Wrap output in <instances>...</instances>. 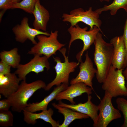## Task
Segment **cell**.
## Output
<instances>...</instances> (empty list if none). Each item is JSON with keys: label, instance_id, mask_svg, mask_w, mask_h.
Wrapping results in <instances>:
<instances>
[{"label": "cell", "instance_id": "4dcf8cb0", "mask_svg": "<svg viewBox=\"0 0 127 127\" xmlns=\"http://www.w3.org/2000/svg\"><path fill=\"white\" fill-rule=\"evenodd\" d=\"M101 2H102L103 1H106L108 2L111 0H99Z\"/></svg>", "mask_w": 127, "mask_h": 127}, {"label": "cell", "instance_id": "83f0119b", "mask_svg": "<svg viewBox=\"0 0 127 127\" xmlns=\"http://www.w3.org/2000/svg\"><path fill=\"white\" fill-rule=\"evenodd\" d=\"M125 11L127 12V8ZM123 35L126 52V57L125 64V66H127V17L124 27V32Z\"/></svg>", "mask_w": 127, "mask_h": 127}, {"label": "cell", "instance_id": "4316f807", "mask_svg": "<svg viewBox=\"0 0 127 127\" xmlns=\"http://www.w3.org/2000/svg\"><path fill=\"white\" fill-rule=\"evenodd\" d=\"M11 107V103L7 98L0 101V111L9 110Z\"/></svg>", "mask_w": 127, "mask_h": 127}, {"label": "cell", "instance_id": "7402d4cb", "mask_svg": "<svg viewBox=\"0 0 127 127\" xmlns=\"http://www.w3.org/2000/svg\"><path fill=\"white\" fill-rule=\"evenodd\" d=\"M37 0H23L18 3L12 4L11 9H20L32 14Z\"/></svg>", "mask_w": 127, "mask_h": 127}, {"label": "cell", "instance_id": "cb8c5ba5", "mask_svg": "<svg viewBox=\"0 0 127 127\" xmlns=\"http://www.w3.org/2000/svg\"><path fill=\"white\" fill-rule=\"evenodd\" d=\"M117 108L122 113L124 122L122 127H127V100L121 97H119L116 100Z\"/></svg>", "mask_w": 127, "mask_h": 127}, {"label": "cell", "instance_id": "5bb4252c", "mask_svg": "<svg viewBox=\"0 0 127 127\" xmlns=\"http://www.w3.org/2000/svg\"><path fill=\"white\" fill-rule=\"evenodd\" d=\"M110 43L113 46L112 65L117 69L124 68L126 52L123 35L112 39Z\"/></svg>", "mask_w": 127, "mask_h": 127}, {"label": "cell", "instance_id": "52a82bcc", "mask_svg": "<svg viewBox=\"0 0 127 127\" xmlns=\"http://www.w3.org/2000/svg\"><path fill=\"white\" fill-rule=\"evenodd\" d=\"M99 17V15L95 11H93L91 7L85 11L81 8L76 9L70 12L69 14L64 13L62 16L63 21L70 23L71 26H74L81 22L89 26L90 30L92 29L94 26L101 29L102 22Z\"/></svg>", "mask_w": 127, "mask_h": 127}, {"label": "cell", "instance_id": "ac0fdd59", "mask_svg": "<svg viewBox=\"0 0 127 127\" xmlns=\"http://www.w3.org/2000/svg\"><path fill=\"white\" fill-rule=\"evenodd\" d=\"M32 14L35 19L33 24L34 28L46 32L50 14L48 11L41 5L40 0H37Z\"/></svg>", "mask_w": 127, "mask_h": 127}, {"label": "cell", "instance_id": "2e32d148", "mask_svg": "<svg viewBox=\"0 0 127 127\" xmlns=\"http://www.w3.org/2000/svg\"><path fill=\"white\" fill-rule=\"evenodd\" d=\"M23 111L24 120L28 124L34 125L36 123L37 119H41L49 123L52 127H59L60 125L58 122L52 119L54 111L51 108L39 113L28 112L24 110Z\"/></svg>", "mask_w": 127, "mask_h": 127}, {"label": "cell", "instance_id": "44dd1931", "mask_svg": "<svg viewBox=\"0 0 127 127\" xmlns=\"http://www.w3.org/2000/svg\"><path fill=\"white\" fill-rule=\"evenodd\" d=\"M127 8V0H114L110 4L105 5L102 8L97 9L95 11L99 15L103 12L110 11L111 15L116 14L118 10L122 8L125 10Z\"/></svg>", "mask_w": 127, "mask_h": 127}, {"label": "cell", "instance_id": "603a6c76", "mask_svg": "<svg viewBox=\"0 0 127 127\" xmlns=\"http://www.w3.org/2000/svg\"><path fill=\"white\" fill-rule=\"evenodd\" d=\"M13 116L12 112L7 110L0 111V126L8 127L13 125Z\"/></svg>", "mask_w": 127, "mask_h": 127}, {"label": "cell", "instance_id": "e0dca14e", "mask_svg": "<svg viewBox=\"0 0 127 127\" xmlns=\"http://www.w3.org/2000/svg\"><path fill=\"white\" fill-rule=\"evenodd\" d=\"M68 86V85L64 83L56 86L51 92L42 101L39 102L29 103L24 110L32 112L47 110V106L49 103L55 99L57 95L65 89Z\"/></svg>", "mask_w": 127, "mask_h": 127}, {"label": "cell", "instance_id": "484cf974", "mask_svg": "<svg viewBox=\"0 0 127 127\" xmlns=\"http://www.w3.org/2000/svg\"><path fill=\"white\" fill-rule=\"evenodd\" d=\"M11 67L4 61L0 62V74L4 75L11 72Z\"/></svg>", "mask_w": 127, "mask_h": 127}, {"label": "cell", "instance_id": "5b68a950", "mask_svg": "<svg viewBox=\"0 0 127 127\" xmlns=\"http://www.w3.org/2000/svg\"><path fill=\"white\" fill-rule=\"evenodd\" d=\"M59 50L63 55L64 61L62 62L59 57H53L54 61L56 63L54 67L56 75L54 80L46 85L44 88L46 91H49L54 86H58L62 83L68 85L70 74L75 71L79 64L78 62L69 61L68 57L66 55L65 48H61Z\"/></svg>", "mask_w": 127, "mask_h": 127}, {"label": "cell", "instance_id": "9c48e42d", "mask_svg": "<svg viewBox=\"0 0 127 127\" xmlns=\"http://www.w3.org/2000/svg\"><path fill=\"white\" fill-rule=\"evenodd\" d=\"M34 57L25 64H20L16 68L15 73L18 75L20 80H26V76L30 72H33L38 74L43 72L45 68L50 69L48 58L44 56L34 55Z\"/></svg>", "mask_w": 127, "mask_h": 127}, {"label": "cell", "instance_id": "ba28073f", "mask_svg": "<svg viewBox=\"0 0 127 127\" xmlns=\"http://www.w3.org/2000/svg\"><path fill=\"white\" fill-rule=\"evenodd\" d=\"M113 97L107 91L98 105L99 113L94 127H106L113 120L120 118V111L115 108L112 102Z\"/></svg>", "mask_w": 127, "mask_h": 127}, {"label": "cell", "instance_id": "7c38bea8", "mask_svg": "<svg viewBox=\"0 0 127 127\" xmlns=\"http://www.w3.org/2000/svg\"><path fill=\"white\" fill-rule=\"evenodd\" d=\"M92 96L90 95H88L87 101L84 103L69 104L64 103L60 100L59 101L57 104L88 115L93 121L94 126L97 121L99 108L98 105H95L92 102Z\"/></svg>", "mask_w": 127, "mask_h": 127}, {"label": "cell", "instance_id": "d6986e66", "mask_svg": "<svg viewBox=\"0 0 127 127\" xmlns=\"http://www.w3.org/2000/svg\"><path fill=\"white\" fill-rule=\"evenodd\" d=\"M52 105L64 117V121L61 124H60L59 127H67L75 120L86 119L89 117L86 115L74 111L67 107L60 106L55 103H52Z\"/></svg>", "mask_w": 127, "mask_h": 127}, {"label": "cell", "instance_id": "277c9868", "mask_svg": "<svg viewBox=\"0 0 127 127\" xmlns=\"http://www.w3.org/2000/svg\"><path fill=\"white\" fill-rule=\"evenodd\" d=\"M49 36L41 34L36 36L38 42L28 52L29 54L35 55H42L49 59L53 55L56 54V52L65 45L60 43L57 40L58 31H51Z\"/></svg>", "mask_w": 127, "mask_h": 127}, {"label": "cell", "instance_id": "f546056e", "mask_svg": "<svg viewBox=\"0 0 127 127\" xmlns=\"http://www.w3.org/2000/svg\"><path fill=\"white\" fill-rule=\"evenodd\" d=\"M21 0H12V3H18L20 2Z\"/></svg>", "mask_w": 127, "mask_h": 127}, {"label": "cell", "instance_id": "7a4b0ae2", "mask_svg": "<svg viewBox=\"0 0 127 127\" xmlns=\"http://www.w3.org/2000/svg\"><path fill=\"white\" fill-rule=\"evenodd\" d=\"M46 85L41 80H38L28 83L26 80L22 81L17 90L8 99L10 101L12 110L20 113L27 106V102L38 90L44 89Z\"/></svg>", "mask_w": 127, "mask_h": 127}, {"label": "cell", "instance_id": "8992f818", "mask_svg": "<svg viewBox=\"0 0 127 127\" xmlns=\"http://www.w3.org/2000/svg\"><path fill=\"white\" fill-rule=\"evenodd\" d=\"M87 27L81 28L77 24L74 26H71L68 29V31L71 36L68 46L69 50L72 43L76 40H81L83 43L82 49L76 56L78 62L79 63L82 60V56L83 53L89 49L94 43L99 31L101 32V29L95 26H94L92 29L87 31Z\"/></svg>", "mask_w": 127, "mask_h": 127}, {"label": "cell", "instance_id": "f1b7e54d", "mask_svg": "<svg viewBox=\"0 0 127 127\" xmlns=\"http://www.w3.org/2000/svg\"><path fill=\"white\" fill-rule=\"evenodd\" d=\"M125 68V69L123 71V74L125 79L127 81V66Z\"/></svg>", "mask_w": 127, "mask_h": 127}, {"label": "cell", "instance_id": "1f68e13d", "mask_svg": "<svg viewBox=\"0 0 127 127\" xmlns=\"http://www.w3.org/2000/svg\"><path fill=\"white\" fill-rule=\"evenodd\" d=\"M126 87H127V85H126Z\"/></svg>", "mask_w": 127, "mask_h": 127}, {"label": "cell", "instance_id": "6da1fadb", "mask_svg": "<svg viewBox=\"0 0 127 127\" xmlns=\"http://www.w3.org/2000/svg\"><path fill=\"white\" fill-rule=\"evenodd\" d=\"M94 43L95 46L94 60L97 71L96 78L99 83H102L112 65L113 46L111 43L105 41L102 34L99 32Z\"/></svg>", "mask_w": 127, "mask_h": 127}, {"label": "cell", "instance_id": "d4e9b609", "mask_svg": "<svg viewBox=\"0 0 127 127\" xmlns=\"http://www.w3.org/2000/svg\"><path fill=\"white\" fill-rule=\"evenodd\" d=\"M12 0H0V20L5 11L11 9Z\"/></svg>", "mask_w": 127, "mask_h": 127}, {"label": "cell", "instance_id": "ffe728a7", "mask_svg": "<svg viewBox=\"0 0 127 127\" xmlns=\"http://www.w3.org/2000/svg\"><path fill=\"white\" fill-rule=\"evenodd\" d=\"M16 48L6 51L4 50L0 53V58L2 60L13 68H16L20 64V56Z\"/></svg>", "mask_w": 127, "mask_h": 127}, {"label": "cell", "instance_id": "30bf717a", "mask_svg": "<svg viewBox=\"0 0 127 127\" xmlns=\"http://www.w3.org/2000/svg\"><path fill=\"white\" fill-rule=\"evenodd\" d=\"M28 20L27 17H24L20 24H18L13 28L12 32L15 35L16 41L24 43L28 40L34 45L37 43L35 38L37 36L41 34L47 36L50 35V34L47 32L41 31L30 27Z\"/></svg>", "mask_w": 127, "mask_h": 127}, {"label": "cell", "instance_id": "3957f363", "mask_svg": "<svg viewBox=\"0 0 127 127\" xmlns=\"http://www.w3.org/2000/svg\"><path fill=\"white\" fill-rule=\"evenodd\" d=\"M123 69H117L112 65L102 83V89L113 98L127 96V87L123 74Z\"/></svg>", "mask_w": 127, "mask_h": 127}, {"label": "cell", "instance_id": "4fadbf2b", "mask_svg": "<svg viewBox=\"0 0 127 127\" xmlns=\"http://www.w3.org/2000/svg\"><path fill=\"white\" fill-rule=\"evenodd\" d=\"M92 89L82 82H79L71 84L68 86L64 91L59 93L56 96L55 99L57 101L66 99L69 101L72 104H75L74 99L80 96L84 93L87 95L92 93Z\"/></svg>", "mask_w": 127, "mask_h": 127}, {"label": "cell", "instance_id": "8fae6325", "mask_svg": "<svg viewBox=\"0 0 127 127\" xmlns=\"http://www.w3.org/2000/svg\"><path fill=\"white\" fill-rule=\"evenodd\" d=\"M85 59L83 62L82 60L79 66V72L75 78L71 81L70 84H73L82 82L91 87L94 91L93 87L92 80L97 72V70L94 67L93 63L90 57L88 51L85 55Z\"/></svg>", "mask_w": 127, "mask_h": 127}, {"label": "cell", "instance_id": "9a60e30c", "mask_svg": "<svg viewBox=\"0 0 127 127\" xmlns=\"http://www.w3.org/2000/svg\"><path fill=\"white\" fill-rule=\"evenodd\" d=\"M15 73L0 74V93L8 98L18 89L20 81Z\"/></svg>", "mask_w": 127, "mask_h": 127}]
</instances>
